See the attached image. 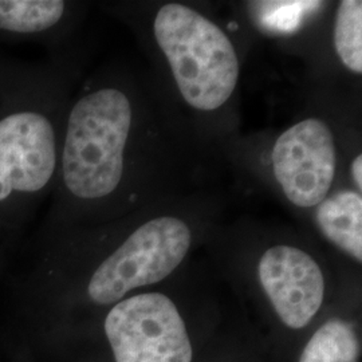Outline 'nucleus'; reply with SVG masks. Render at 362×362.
Here are the masks:
<instances>
[{"label":"nucleus","mask_w":362,"mask_h":362,"mask_svg":"<svg viewBox=\"0 0 362 362\" xmlns=\"http://www.w3.org/2000/svg\"><path fill=\"white\" fill-rule=\"evenodd\" d=\"M361 344L357 330L344 320L325 322L302 350L299 362H358Z\"/></svg>","instance_id":"nucleus-9"},{"label":"nucleus","mask_w":362,"mask_h":362,"mask_svg":"<svg viewBox=\"0 0 362 362\" xmlns=\"http://www.w3.org/2000/svg\"><path fill=\"white\" fill-rule=\"evenodd\" d=\"M334 49L341 64L354 74H362V1L344 0L334 21Z\"/></svg>","instance_id":"nucleus-10"},{"label":"nucleus","mask_w":362,"mask_h":362,"mask_svg":"<svg viewBox=\"0 0 362 362\" xmlns=\"http://www.w3.org/2000/svg\"><path fill=\"white\" fill-rule=\"evenodd\" d=\"M4 260H6V259L3 258V257H1V254H0V269H1L3 263H4Z\"/></svg>","instance_id":"nucleus-13"},{"label":"nucleus","mask_w":362,"mask_h":362,"mask_svg":"<svg viewBox=\"0 0 362 362\" xmlns=\"http://www.w3.org/2000/svg\"><path fill=\"white\" fill-rule=\"evenodd\" d=\"M104 334L115 362H192L194 348L180 311L161 293L124 298L110 306Z\"/></svg>","instance_id":"nucleus-4"},{"label":"nucleus","mask_w":362,"mask_h":362,"mask_svg":"<svg viewBox=\"0 0 362 362\" xmlns=\"http://www.w3.org/2000/svg\"><path fill=\"white\" fill-rule=\"evenodd\" d=\"M272 164L274 177L291 204L317 207L330 192L336 177L333 132L315 117L299 121L276 139Z\"/></svg>","instance_id":"nucleus-5"},{"label":"nucleus","mask_w":362,"mask_h":362,"mask_svg":"<svg viewBox=\"0 0 362 362\" xmlns=\"http://www.w3.org/2000/svg\"><path fill=\"white\" fill-rule=\"evenodd\" d=\"M351 177L356 184V187L358 188V192L361 194L362 189V156L357 155L354 157L353 163H351Z\"/></svg>","instance_id":"nucleus-12"},{"label":"nucleus","mask_w":362,"mask_h":362,"mask_svg":"<svg viewBox=\"0 0 362 362\" xmlns=\"http://www.w3.org/2000/svg\"><path fill=\"white\" fill-rule=\"evenodd\" d=\"M258 279L286 327L305 329L322 308L325 276L317 260L288 245L267 248L259 259Z\"/></svg>","instance_id":"nucleus-6"},{"label":"nucleus","mask_w":362,"mask_h":362,"mask_svg":"<svg viewBox=\"0 0 362 362\" xmlns=\"http://www.w3.org/2000/svg\"><path fill=\"white\" fill-rule=\"evenodd\" d=\"M73 11L74 6L64 0H0V39L57 50L70 28Z\"/></svg>","instance_id":"nucleus-7"},{"label":"nucleus","mask_w":362,"mask_h":362,"mask_svg":"<svg viewBox=\"0 0 362 362\" xmlns=\"http://www.w3.org/2000/svg\"><path fill=\"white\" fill-rule=\"evenodd\" d=\"M182 100L199 112H215L236 89L240 65L228 35L207 16L180 3L164 4L153 22Z\"/></svg>","instance_id":"nucleus-3"},{"label":"nucleus","mask_w":362,"mask_h":362,"mask_svg":"<svg viewBox=\"0 0 362 362\" xmlns=\"http://www.w3.org/2000/svg\"><path fill=\"white\" fill-rule=\"evenodd\" d=\"M66 76L55 54L25 73L0 104V254L7 258L54 192L65 119Z\"/></svg>","instance_id":"nucleus-2"},{"label":"nucleus","mask_w":362,"mask_h":362,"mask_svg":"<svg viewBox=\"0 0 362 362\" xmlns=\"http://www.w3.org/2000/svg\"><path fill=\"white\" fill-rule=\"evenodd\" d=\"M315 208V223L325 239L361 263V194L341 189L327 194Z\"/></svg>","instance_id":"nucleus-8"},{"label":"nucleus","mask_w":362,"mask_h":362,"mask_svg":"<svg viewBox=\"0 0 362 362\" xmlns=\"http://www.w3.org/2000/svg\"><path fill=\"white\" fill-rule=\"evenodd\" d=\"M27 65L0 59V104L25 73Z\"/></svg>","instance_id":"nucleus-11"},{"label":"nucleus","mask_w":362,"mask_h":362,"mask_svg":"<svg viewBox=\"0 0 362 362\" xmlns=\"http://www.w3.org/2000/svg\"><path fill=\"white\" fill-rule=\"evenodd\" d=\"M134 101L117 78L86 88L66 107L52 204L39 238L116 214L127 192Z\"/></svg>","instance_id":"nucleus-1"}]
</instances>
